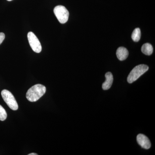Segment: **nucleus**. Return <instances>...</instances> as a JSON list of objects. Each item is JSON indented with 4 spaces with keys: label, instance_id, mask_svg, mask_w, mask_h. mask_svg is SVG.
I'll use <instances>...</instances> for the list:
<instances>
[{
    "label": "nucleus",
    "instance_id": "f257e3e1",
    "mask_svg": "<svg viewBox=\"0 0 155 155\" xmlns=\"http://www.w3.org/2000/svg\"><path fill=\"white\" fill-rule=\"evenodd\" d=\"M46 91V88L44 85L37 84L31 87L28 89L26 93L27 100L30 102H36L42 97Z\"/></svg>",
    "mask_w": 155,
    "mask_h": 155
},
{
    "label": "nucleus",
    "instance_id": "f03ea898",
    "mask_svg": "<svg viewBox=\"0 0 155 155\" xmlns=\"http://www.w3.org/2000/svg\"><path fill=\"white\" fill-rule=\"evenodd\" d=\"M149 67L144 64H140L136 66L129 73L127 78V82L130 84L133 83L147 71Z\"/></svg>",
    "mask_w": 155,
    "mask_h": 155
},
{
    "label": "nucleus",
    "instance_id": "7ed1b4c3",
    "mask_svg": "<svg viewBox=\"0 0 155 155\" xmlns=\"http://www.w3.org/2000/svg\"><path fill=\"white\" fill-rule=\"evenodd\" d=\"M1 94L3 100L10 109L13 110H18V105L17 101L11 92L7 90H3Z\"/></svg>",
    "mask_w": 155,
    "mask_h": 155
},
{
    "label": "nucleus",
    "instance_id": "20e7f679",
    "mask_svg": "<svg viewBox=\"0 0 155 155\" xmlns=\"http://www.w3.org/2000/svg\"><path fill=\"white\" fill-rule=\"evenodd\" d=\"M54 12L60 23L64 24L67 22L69 19V12L64 6H56L54 8Z\"/></svg>",
    "mask_w": 155,
    "mask_h": 155
},
{
    "label": "nucleus",
    "instance_id": "39448f33",
    "mask_svg": "<svg viewBox=\"0 0 155 155\" xmlns=\"http://www.w3.org/2000/svg\"><path fill=\"white\" fill-rule=\"evenodd\" d=\"M27 38L31 48L34 51L37 53H40L42 50L41 44L35 34L30 31L27 35Z\"/></svg>",
    "mask_w": 155,
    "mask_h": 155
},
{
    "label": "nucleus",
    "instance_id": "423d86ee",
    "mask_svg": "<svg viewBox=\"0 0 155 155\" xmlns=\"http://www.w3.org/2000/svg\"><path fill=\"white\" fill-rule=\"evenodd\" d=\"M137 141L140 145L145 149H149L151 143L149 138L144 134H139L137 137Z\"/></svg>",
    "mask_w": 155,
    "mask_h": 155
},
{
    "label": "nucleus",
    "instance_id": "0eeeda50",
    "mask_svg": "<svg viewBox=\"0 0 155 155\" xmlns=\"http://www.w3.org/2000/svg\"><path fill=\"white\" fill-rule=\"evenodd\" d=\"M106 81L103 83L102 88L104 90H107L110 88L113 84L114 78L112 73L107 72L105 74Z\"/></svg>",
    "mask_w": 155,
    "mask_h": 155
},
{
    "label": "nucleus",
    "instance_id": "6e6552de",
    "mask_svg": "<svg viewBox=\"0 0 155 155\" xmlns=\"http://www.w3.org/2000/svg\"><path fill=\"white\" fill-rule=\"evenodd\" d=\"M128 51L126 48L124 47H119L116 51V55L117 58L120 61H123L126 60L128 56Z\"/></svg>",
    "mask_w": 155,
    "mask_h": 155
},
{
    "label": "nucleus",
    "instance_id": "1a4fd4ad",
    "mask_svg": "<svg viewBox=\"0 0 155 155\" xmlns=\"http://www.w3.org/2000/svg\"><path fill=\"white\" fill-rule=\"evenodd\" d=\"M141 51L144 54L148 56L150 55L153 52V46L150 43L144 44L142 47Z\"/></svg>",
    "mask_w": 155,
    "mask_h": 155
},
{
    "label": "nucleus",
    "instance_id": "9d476101",
    "mask_svg": "<svg viewBox=\"0 0 155 155\" xmlns=\"http://www.w3.org/2000/svg\"><path fill=\"white\" fill-rule=\"evenodd\" d=\"M141 32L139 28H136L132 33L131 38L134 42H138L140 40Z\"/></svg>",
    "mask_w": 155,
    "mask_h": 155
},
{
    "label": "nucleus",
    "instance_id": "9b49d317",
    "mask_svg": "<svg viewBox=\"0 0 155 155\" xmlns=\"http://www.w3.org/2000/svg\"><path fill=\"white\" fill-rule=\"evenodd\" d=\"M7 117V114L5 110L2 106L0 105V120L5 121Z\"/></svg>",
    "mask_w": 155,
    "mask_h": 155
},
{
    "label": "nucleus",
    "instance_id": "f8f14e48",
    "mask_svg": "<svg viewBox=\"0 0 155 155\" xmlns=\"http://www.w3.org/2000/svg\"><path fill=\"white\" fill-rule=\"evenodd\" d=\"M5 37V34L3 32H0V45L4 41Z\"/></svg>",
    "mask_w": 155,
    "mask_h": 155
},
{
    "label": "nucleus",
    "instance_id": "ddd939ff",
    "mask_svg": "<svg viewBox=\"0 0 155 155\" xmlns=\"http://www.w3.org/2000/svg\"><path fill=\"white\" fill-rule=\"evenodd\" d=\"M37 154L35 153H31L29 154L28 155H37Z\"/></svg>",
    "mask_w": 155,
    "mask_h": 155
},
{
    "label": "nucleus",
    "instance_id": "4468645a",
    "mask_svg": "<svg viewBox=\"0 0 155 155\" xmlns=\"http://www.w3.org/2000/svg\"><path fill=\"white\" fill-rule=\"evenodd\" d=\"M8 1H9V2H10V1H12V0H7Z\"/></svg>",
    "mask_w": 155,
    "mask_h": 155
}]
</instances>
